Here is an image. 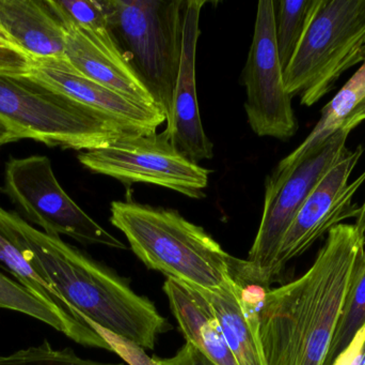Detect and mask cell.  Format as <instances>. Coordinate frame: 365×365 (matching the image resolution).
Masks as SVG:
<instances>
[{
  "mask_svg": "<svg viewBox=\"0 0 365 365\" xmlns=\"http://www.w3.org/2000/svg\"><path fill=\"white\" fill-rule=\"evenodd\" d=\"M365 246L355 225H336L297 280L257 296L255 331L265 365H326Z\"/></svg>",
  "mask_w": 365,
  "mask_h": 365,
  "instance_id": "6da1fadb",
  "label": "cell"
},
{
  "mask_svg": "<svg viewBox=\"0 0 365 365\" xmlns=\"http://www.w3.org/2000/svg\"><path fill=\"white\" fill-rule=\"evenodd\" d=\"M0 231L21 251L81 321L145 351L168 331V321L147 297L61 237L47 235L19 214L0 207Z\"/></svg>",
  "mask_w": 365,
  "mask_h": 365,
  "instance_id": "7a4b0ae2",
  "label": "cell"
},
{
  "mask_svg": "<svg viewBox=\"0 0 365 365\" xmlns=\"http://www.w3.org/2000/svg\"><path fill=\"white\" fill-rule=\"evenodd\" d=\"M110 222L149 269L202 291L251 285L245 261L231 256L199 225L177 210L130 201L110 205Z\"/></svg>",
  "mask_w": 365,
  "mask_h": 365,
  "instance_id": "3957f363",
  "label": "cell"
},
{
  "mask_svg": "<svg viewBox=\"0 0 365 365\" xmlns=\"http://www.w3.org/2000/svg\"><path fill=\"white\" fill-rule=\"evenodd\" d=\"M111 36L169 121L187 0H103Z\"/></svg>",
  "mask_w": 365,
  "mask_h": 365,
  "instance_id": "277c9868",
  "label": "cell"
},
{
  "mask_svg": "<svg viewBox=\"0 0 365 365\" xmlns=\"http://www.w3.org/2000/svg\"><path fill=\"white\" fill-rule=\"evenodd\" d=\"M0 120L21 139L91 151L130 136L30 74L0 73Z\"/></svg>",
  "mask_w": 365,
  "mask_h": 365,
  "instance_id": "5b68a950",
  "label": "cell"
},
{
  "mask_svg": "<svg viewBox=\"0 0 365 365\" xmlns=\"http://www.w3.org/2000/svg\"><path fill=\"white\" fill-rule=\"evenodd\" d=\"M365 61V0H319L284 70L287 91L312 106L343 73Z\"/></svg>",
  "mask_w": 365,
  "mask_h": 365,
  "instance_id": "8992f818",
  "label": "cell"
},
{
  "mask_svg": "<svg viewBox=\"0 0 365 365\" xmlns=\"http://www.w3.org/2000/svg\"><path fill=\"white\" fill-rule=\"evenodd\" d=\"M349 132L340 130L319 151L265 182L263 216L245 264L251 284L268 289L274 281V261L287 229L325 174L347 151Z\"/></svg>",
  "mask_w": 365,
  "mask_h": 365,
  "instance_id": "52a82bcc",
  "label": "cell"
},
{
  "mask_svg": "<svg viewBox=\"0 0 365 365\" xmlns=\"http://www.w3.org/2000/svg\"><path fill=\"white\" fill-rule=\"evenodd\" d=\"M1 192L47 235L68 236L83 244L126 249L66 194L47 156L11 158L4 167Z\"/></svg>",
  "mask_w": 365,
  "mask_h": 365,
  "instance_id": "ba28073f",
  "label": "cell"
},
{
  "mask_svg": "<svg viewBox=\"0 0 365 365\" xmlns=\"http://www.w3.org/2000/svg\"><path fill=\"white\" fill-rule=\"evenodd\" d=\"M88 171L124 184H148L202 199L210 171L182 154L166 130L130 135L101 149L77 156Z\"/></svg>",
  "mask_w": 365,
  "mask_h": 365,
  "instance_id": "9c48e42d",
  "label": "cell"
},
{
  "mask_svg": "<svg viewBox=\"0 0 365 365\" xmlns=\"http://www.w3.org/2000/svg\"><path fill=\"white\" fill-rule=\"evenodd\" d=\"M249 126L261 137L287 141L296 134L298 122L287 91L274 34V0L257 4L252 43L242 73Z\"/></svg>",
  "mask_w": 365,
  "mask_h": 365,
  "instance_id": "30bf717a",
  "label": "cell"
},
{
  "mask_svg": "<svg viewBox=\"0 0 365 365\" xmlns=\"http://www.w3.org/2000/svg\"><path fill=\"white\" fill-rule=\"evenodd\" d=\"M364 151L362 146L354 151L347 149L313 189L283 237L274 261V276L324 234L346 219L357 218L360 208L353 203V197L365 181V171L351 184L349 180Z\"/></svg>",
  "mask_w": 365,
  "mask_h": 365,
  "instance_id": "8fae6325",
  "label": "cell"
},
{
  "mask_svg": "<svg viewBox=\"0 0 365 365\" xmlns=\"http://www.w3.org/2000/svg\"><path fill=\"white\" fill-rule=\"evenodd\" d=\"M28 74L55 88L103 121L128 133L150 134L167 122L164 113L151 111L81 74L66 57L34 60Z\"/></svg>",
  "mask_w": 365,
  "mask_h": 365,
  "instance_id": "7c38bea8",
  "label": "cell"
},
{
  "mask_svg": "<svg viewBox=\"0 0 365 365\" xmlns=\"http://www.w3.org/2000/svg\"><path fill=\"white\" fill-rule=\"evenodd\" d=\"M205 4L204 0H187L181 64L173 96V115L166 128L171 143L195 163L214 156V145L202 124L195 83V56L201 34L200 14Z\"/></svg>",
  "mask_w": 365,
  "mask_h": 365,
  "instance_id": "4fadbf2b",
  "label": "cell"
},
{
  "mask_svg": "<svg viewBox=\"0 0 365 365\" xmlns=\"http://www.w3.org/2000/svg\"><path fill=\"white\" fill-rule=\"evenodd\" d=\"M62 26L66 31L64 57L76 70L140 106L163 113L140 77L122 57L113 36H101L72 24Z\"/></svg>",
  "mask_w": 365,
  "mask_h": 365,
  "instance_id": "5bb4252c",
  "label": "cell"
},
{
  "mask_svg": "<svg viewBox=\"0 0 365 365\" xmlns=\"http://www.w3.org/2000/svg\"><path fill=\"white\" fill-rule=\"evenodd\" d=\"M0 30L31 59L64 57L66 31L48 0H0Z\"/></svg>",
  "mask_w": 365,
  "mask_h": 365,
  "instance_id": "9a60e30c",
  "label": "cell"
},
{
  "mask_svg": "<svg viewBox=\"0 0 365 365\" xmlns=\"http://www.w3.org/2000/svg\"><path fill=\"white\" fill-rule=\"evenodd\" d=\"M164 291L186 343L197 347L216 365H237L206 296L171 279L165 282Z\"/></svg>",
  "mask_w": 365,
  "mask_h": 365,
  "instance_id": "2e32d148",
  "label": "cell"
},
{
  "mask_svg": "<svg viewBox=\"0 0 365 365\" xmlns=\"http://www.w3.org/2000/svg\"><path fill=\"white\" fill-rule=\"evenodd\" d=\"M238 285L227 291H202L214 309L227 346L237 365H265L255 331L253 308L257 296L265 289Z\"/></svg>",
  "mask_w": 365,
  "mask_h": 365,
  "instance_id": "e0dca14e",
  "label": "cell"
},
{
  "mask_svg": "<svg viewBox=\"0 0 365 365\" xmlns=\"http://www.w3.org/2000/svg\"><path fill=\"white\" fill-rule=\"evenodd\" d=\"M0 309L15 311L38 319L62 332L71 340L83 346L115 351L113 345L100 332L87 324L66 319L38 299L16 281L11 280L0 272Z\"/></svg>",
  "mask_w": 365,
  "mask_h": 365,
  "instance_id": "ac0fdd59",
  "label": "cell"
},
{
  "mask_svg": "<svg viewBox=\"0 0 365 365\" xmlns=\"http://www.w3.org/2000/svg\"><path fill=\"white\" fill-rule=\"evenodd\" d=\"M365 98V61L342 89L324 107L322 117L309 136L291 154L283 159L272 173L289 171L300 161L321 150L342 129L345 120Z\"/></svg>",
  "mask_w": 365,
  "mask_h": 365,
  "instance_id": "d6986e66",
  "label": "cell"
},
{
  "mask_svg": "<svg viewBox=\"0 0 365 365\" xmlns=\"http://www.w3.org/2000/svg\"><path fill=\"white\" fill-rule=\"evenodd\" d=\"M319 0L274 1V34L283 70L297 51Z\"/></svg>",
  "mask_w": 365,
  "mask_h": 365,
  "instance_id": "ffe728a7",
  "label": "cell"
},
{
  "mask_svg": "<svg viewBox=\"0 0 365 365\" xmlns=\"http://www.w3.org/2000/svg\"><path fill=\"white\" fill-rule=\"evenodd\" d=\"M0 266L6 268L19 281V284L23 285L62 316L72 321L85 323L74 314L70 306L62 299L61 296L32 269L21 251L1 233V231H0Z\"/></svg>",
  "mask_w": 365,
  "mask_h": 365,
  "instance_id": "44dd1931",
  "label": "cell"
},
{
  "mask_svg": "<svg viewBox=\"0 0 365 365\" xmlns=\"http://www.w3.org/2000/svg\"><path fill=\"white\" fill-rule=\"evenodd\" d=\"M365 321V246L356 270L355 278L343 311L338 331L332 341L329 357L326 365L334 364V360L349 346L354 336Z\"/></svg>",
  "mask_w": 365,
  "mask_h": 365,
  "instance_id": "7402d4cb",
  "label": "cell"
},
{
  "mask_svg": "<svg viewBox=\"0 0 365 365\" xmlns=\"http://www.w3.org/2000/svg\"><path fill=\"white\" fill-rule=\"evenodd\" d=\"M62 24H72L102 36H111L103 0H48Z\"/></svg>",
  "mask_w": 365,
  "mask_h": 365,
  "instance_id": "603a6c76",
  "label": "cell"
},
{
  "mask_svg": "<svg viewBox=\"0 0 365 365\" xmlns=\"http://www.w3.org/2000/svg\"><path fill=\"white\" fill-rule=\"evenodd\" d=\"M0 365H125L104 364L83 359L72 349H55L47 341L38 346L21 349L10 355L0 356Z\"/></svg>",
  "mask_w": 365,
  "mask_h": 365,
  "instance_id": "cb8c5ba5",
  "label": "cell"
},
{
  "mask_svg": "<svg viewBox=\"0 0 365 365\" xmlns=\"http://www.w3.org/2000/svg\"><path fill=\"white\" fill-rule=\"evenodd\" d=\"M32 64L34 59L12 44L0 30V73L27 74Z\"/></svg>",
  "mask_w": 365,
  "mask_h": 365,
  "instance_id": "d4e9b609",
  "label": "cell"
},
{
  "mask_svg": "<svg viewBox=\"0 0 365 365\" xmlns=\"http://www.w3.org/2000/svg\"><path fill=\"white\" fill-rule=\"evenodd\" d=\"M152 365H216L197 347L186 343L173 357L152 358Z\"/></svg>",
  "mask_w": 365,
  "mask_h": 365,
  "instance_id": "484cf974",
  "label": "cell"
},
{
  "mask_svg": "<svg viewBox=\"0 0 365 365\" xmlns=\"http://www.w3.org/2000/svg\"><path fill=\"white\" fill-rule=\"evenodd\" d=\"M332 365H365V321Z\"/></svg>",
  "mask_w": 365,
  "mask_h": 365,
  "instance_id": "4316f807",
  "label": "cell"
},
{
  "mask_svg": "<svg viewBox=\"0 0 365 365\" xmlns=\"http://www.w3.org/2000/svg\"><path fill=\"white\" fill-rule=\"evenodd\" d=\"M365 120V98L361 102L358 104V106L354 109L353 113L349 116L346 120H345L344 124L342 126L341 130L347 131L351 133V131L354 128L361 124Z\"/></svg>",
  "mask_w": 365,
  "mask_h": 365,
  "instance_id": "83f0119b",
  "label": "cell"
},
{
  "mask_svg": "<svg viewBox=\"0 0 365 365\" xmlns=\"http://www.w3.org/2000/svg\"><path fill=\"white\" fill-rule=\"evenodd\" d=\"M19 139H23L21 135L0 120V146L19 141Z\"/></svg>",
  "mask_w": 365,
  "mask_h": 365,
  "instance_id": "f1b7e54d",
  "label": "cell"
},
{
  "mask_svg": "<svg viewBox=\"0 0 365 365\" xmlns=\"http://www.w3.org/2000/svg\"><path fill=\"white\" fill-rule=\"evenodd\" d=\"M356 229H358L360 234L365 235V201L364 206L360 207L359 214H358L357 218H356V224H354Z\"/></svg>",
  "mask_w": 365,
  "mask_h": 365,
  "instance_id": "f546056e",
  "label": "cell"
}]
</instances>
